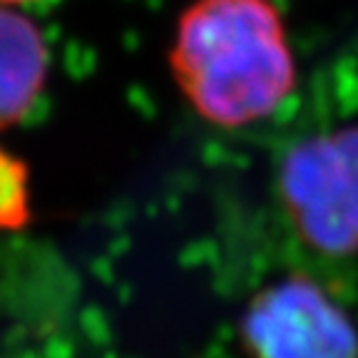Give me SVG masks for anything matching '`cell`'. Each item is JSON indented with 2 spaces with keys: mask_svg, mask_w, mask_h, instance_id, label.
<instances>
[{
  "mask_svg": "<svg viewBox=\"0 0 358 358\" xmlns=\"http://www.w3.org/2000/svg\"><path fill=\"white\" fill-rule=\"evenodd\" d=\"M174 78L217 127L271 117L294 92L296 60L271 0H194L177 22Z\"/></svg>",
  "mask_w": 358,
  "mask_h": 358,
  "instance_id": "6da1fadb",
  "label": "cell"
},
{
  "mask_svg": "<svg viewBox=\"0 0 358 358\" xmlns=\"http://www.w3.org/2000/svg\"><path fill=\"white\" fill-rule=\"evenodd\" d=\"M279 194L299 239L313 252L358 254V127L296 142L281 159Z\"/></svg>",
  "mask_w": 358,
  "mask_h": 358,
  "instance_id": "7a4b0ae2",
  "label": "cell"
},
{
  "mask_svg": "<svg viewBox=\"0 0 358 358\" xmlns=\"http://www.w3.org/2000/svg\"><path fill=\"white\" fill-rule=\"evenodd\" d=\"M252 358H358L351 313L311 276H284L259 291L241 319Z\"/></svg>",
  "mask_w": 358,
  "mask_h": 358,
  "instance_id": "3957f363",
  "label": "cell"
},
{
  "mask_svg": "<svg viewBox=\"0 0 358 358\" xmlns=\"http://www.w3.org/2000/svg\"><path fill=\"white\" fill-rule=\"evenodd\" d=\"M50 78V45L25 8L0 6V132L35 110Z\"/></svg>",
  "mask_w": 358,
  "mask_h": 358,
  "instance_id": "277c9868",
  "label": "cell"
},
{
  "mask_svg": "<svg viewBox=\"0 0 358 358\" xmlns=\"http://www.w3.org/2000/svg\"><path fill=\"white\" fill-rule=\"evenodd\" d=\"M28 219V174L17 157L0 150V229H17Z\"/></svg>",
  "mask_w": 358,
  "mask_h": 358,
  "instance_id": "5b68a950",
  "label": "cell"
},
{
  "mask_svg": "<svg viewBox=\"0 0 358 358\" xmlns=\"http://www.w3.org/2000/svg\"><path fill=\"white\" fill-rule=\"evenodd\" d=\"M38 3V0H0V6H13V8H28Z\"/></svg>",
  "mask_w": 358,
  "mask_h": 358,
  "instance_id": "8992f818",
  "label": "cell"
}]
</instances>
